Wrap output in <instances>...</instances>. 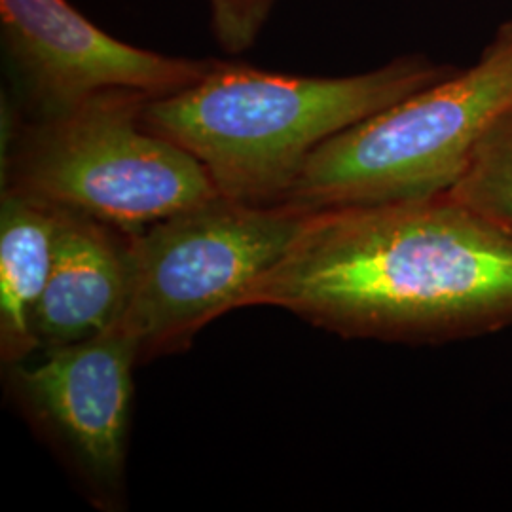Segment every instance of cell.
<instances>
[{"instance_id":"2","label":"cell","mask_w":512,"mask_h":512,"mask_svg":"<svg viewBox=\"0 0 512 512\" xmlns=\"http://www.w3.org/2000/svg\"><path fill=\"white\" fill-rule=\"evenodd\" d=\"M454 71L418 54L351 76L274 73L217 59L196 84L152 97L143 122L190 152L224 198L279 205L315 148Z\"/></svg>"},{"instance_id":"6","label":"cell","mask_w":512,"mask_h":512,"mask_svg":"<svg viewBox=\"0 0 512 512\" xmlns=\"http://www.w3.org/2000/svg\"><path fill=\"white\" fill-rule=\"evenodd\" d=\"M137 365L135 342L114 323L92 338L46 351L37 366H8L12 399L101 509H116L124 494Z\"/></svg>"},{"instance_id":"9","label":"cell","mask_w":512,"mask_h":512,"mask_svg":"<svg viewBox=\"0 0 512 512\" xmlns=\"http://www.w3.org/2000/svg\"><path fill=\"white\" fill-rule=\"evenodd\" d=\"M61 207L2 190L0 203V357L18 365L37 351L33 317L54 268Z\"/></svg>"},{"instance_id":"10","label":"cell","mask_w":512,"mask_h":512,"mask_svg":"<svg viewBox=\"0 0 512 512\" xmlns=\"http://www.w3.org/2000/svg\"><path fill=\"white\" fill-rule=\"evenodd\" d=\"M450 194L512 234V109L482 137L465 177Z\"/></svg>"},{"instance_id":"5","label":"cell","mask_w":512,"mask_h":512,"mask_svg":"<svg viewBox=\"0 0 512 512\" xmlns=\"http://www.w3.org/2000/svg\"><path fill=\"white\" fill-rule=\"evenodd\" d=\"M308 211L249 205L222 194L133 236V275L120 317L139 365L183 353L287 253Z\"/></svg>"},{"instance_id":"7","label":"cell","mask_w":512,"mask_h":512,"mask_svg":"<svg viewBox=\"0 0 512 512\" xmlns=\"http://www.w3.org/2000/svg\"><path fill=\"white\" fill-rule=\"evenodd\" d=\"M2 54L23 116H44L105 90L164 97L217 59L158 54L112 37L69 0H0Z\"/></svg>"},{"instance_id":"1","label":"cell","mask_w":512,"mask_h":512,"mask_svg":"<svg viewBox=\"0 0 512 512\" xmlns=\"http://www.w3.org/2000/svg\"><path fill=\"white\" fill-rule=\"evenodd\" d=\"M348 340L437 346L512 329V234L454 194L310 213L241 308Z\"/></svg>"},{"instance_id":"11","label":"cell","mask_w":512,"mask_h":512,"mask_svg":"<svg viewBox=\"0 0 512 512\" xmlns=\"http://www.w3.org/2000/svg\"><path fill=\"white\" fill-rule=\"evenodd\" d=\"M211 33L220 50L238 55L251 50L277 0H205Z\"/></svg>"},{"instance_id":"8","label":"cell","mask_w":512,"mask_h":512,"mask_svg":"<svg viewBox=\"0 0 512 512\" xmlns=\"http://www.w3.org/2000/svg\"><path fill=\"white\" fill-rule=\"evenodd\" d=\"M133 275V236L61 209L54 268L38 300V349L63 348L120 321Z\"/></svg>"},{"instance_id":"3","label":"cell","mask_w":512,"mask_h":512,"mask_svg":"<svg viewBox=\"0 0 512 512\" xmlns=\"http://www.w3.org/2000/svg\"><path fill=\"white\" fill-rule=\"evenodd\" d=\"M152 95L105 90L44 116L2 109V190L137 236L220 196L190 152L145 126Z\"/></svg>"},{"instance_id":"4","label":"cell","mask_w":512,"mask_h":512,"mask_svg":"<svg viewBox=\"0 0 512 512\" xmlns=\"http://www.w3.org/2000/svg\"><path fill=\"white\" fill-rule=\"evenodd\" d=\"M512 109V21L465 71L412 93L311 152L283 203L315 213L450 194Z\"/></svg>"}]
</instances>
